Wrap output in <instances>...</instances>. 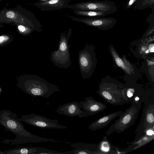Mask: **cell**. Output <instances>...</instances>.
<instances>
[{
  "label": "cell",
  "mask_w": 154,
  "mask_h": 154,
  "mask_svg": "<svg viewBox=\"0 0 154 154\" xmlns=\"http://www.w3.org/2000/svg\"><path fill=\"white\" fill-rule=\"evenodd\" d=\"M143 116L144 120L142 125V131L149 128H154V105L153 103H147L144 108Z\"/></svg>",
  "instance_id": "obj_13"
},
{
  "label": "cell",
  "mask_w": 154,
  "mask_h": 154,
  "mask_svg": "<svg viewBox=\"0 0 154 154\" xmlns=\"http://www.w3.org/2000/svg\"><path fill=\"white\" fill-rule=\"evenodd\" d=\"M21 88L26 93L33 97H41L47 98L55 93L60 91L57 85L52 84L38 75L33 76Z\"/></svg>",
  "instance_id": "obj_2"
},
{
  "label": "cell",
  "mask_w": 154,
  "mask_h": 154,
  "mask_svg": "<svg viewBox=\"0 0 154 154\" xmlns=\"http://www.w3.org/2000/svg\"><path fill=\"white\" fill-rule=\"evenodd\" d=\"M131 105L124 112H123L106 132L107 135L116 132L120 133L133 125L138 118L141 107V103H131Z\"/></svg>",
  "instance_id": "obj_3"
},
{
  "label": "cell",
  "mask_w": 154,
  "mask_h": 154,
  "mask_svg": "<svg viewBox=\"0 0 154 154\" xmlns=\"http://www.w3.org/2000/svg\"><path fill=\"white\" fill-rule=\"evenodd\" d=\"M65 152V154H93L92 152L88 150L75 148Z\"/></svg>",
  "instance_id": "obj_19"
},
{
  "label": "cell",
  "mask_w": 154,
  "mask_h": 154,
  "mask_svg": "<svg viewBox=\"0 0 154 154\" xmlns=\"http://www.w3.org/2000/svg\"><path fill=\"white\" fill-rule=\"evenodd\" d=\"M82 109L86 113L87 115L92 116L104 111L106 106L104 103L96 100L92 97H87L84 101L79 102Z\"/></svg>",
  "instance_id": "obj_9"
},
{
  "label": "cell",
  "mask_w": 154,
  "mask_h": 154,
  "mask_svg": "<svg viewBox=\"0 0 154 154\" xmlns=\"http://www.w3.org/2000/svg\"><path fill=\"white\" fill-rule=\"evenodd\" d=\"M148 51H148V50H147V51H146V53H147L148 52Z\"/></svg>",
  "instance_id": "obj_28"
},
{
  "label": "cell",
  "mask_w": 154,
  "mask_h": 154,
  "mask_svg": "<svg viewBox=\"0 0 154 154\" xmlns=\"http://www.w3.org/2000/svg\"><path fill=\"white\" fill-rule=\"evenodd\" d=\"M106 137H104L99 144V150L102 154H116V152L112 149V145Z\"/></svg>",
  "instance_id": "obj_16"
},
{
  "label": "cell",
  "mask_w": 154,
  "mask_h": 154,
  "mask_svg": "<svg viewBox=\"0 0 154 154\" xmlns=\"http://www.w3.org/2000/svg\"><path fill=\"white\" fill-rule=\"evenodd\" d=\"M68 40L65 36L60 37L58 50L54 51L51 54L52 62L61 68H67L71 64Z\"/></svg>",
  "instance_id": "obj_5"
},
{
  "label": "cell",
  "mask_w": 154,
  "mask_h": 154,
  "mask_svg": "<svg viewBox=\"0 0 154 154\" xmlns=\"http://www.w3.org/2000/svg\"><path fill=\"white\" fill-rule=\"evenodd\" d=\"M71 146L74 148L88 150L92 152L93 154H102L98 149L99 144H87L79 142L71 143Z\"/></svg>",
  "instance_id": "obj_15"
},
{
  "label": "cell",
  "mask_w": 154,
  "mask_h": 154,
  "mask_svg": "<svg viewBox=\"0 0 154 154\" xmlns=\"http://www.w3.org/2000/svg\"><path fill=\"white\" fill-rule=\"evenodd\" d=\"M108 2H87L77 3L70 5L73 10L100 11L111 13L113 6Z\"/></svg>",
  "instance_id": "obj_6"
},
{
  "label": "cell",
  "mask_w": 154,
  "mask_h": 154,
  "mask_svg": "<svg viewBox=\"0 0 154 154\" xmlns=\"http://www.w3.org/2000/svg\"><path fill=\"white\" fill-rule=\"evenodd\" d=\"M115 60L118 66L122 67L123 68H125L124 67V64L123 61L121 60V59L118 57H117L115 58Z\"/></svg>",
  "instance_id": "obj_22"
},
{
  "label": "cell",
  "mask_w": 154,
  "mask_h": 154,
  "mask_svg": "<svg viewBox=\"0 0 154 154\" xmlns=\"http://www.w3.org/2000/svg\"><path fill=\"white\" fill-rule=\"evenodd\" d=\"M22 122L37 128L43 129H65L68 127L58 123V121L41 115L32 113L21 116Z\"/></svg>",
  "instance_id": "obj_4"
},
{
  "label": "cell",
  "mask_w": 154,
  "mask_h": 154,
  "mask_svg": "<svg viewBox=\"0 0 154 154\" xmlns=\"http://www.w3.org/2000/svg\"><path fill=\"white\" fill-rule=\"evenodd\" d=\"M36 147L24 146L14 148L4 151H0V154H35Z\"/></svg>",
  "instance_id": "obj_14"
},
{
  "label": "cell",
  "mask_w": 154,
  "mask_h": 154,
  "mask_svg": "<svg viewBox=\"0 0 154 154\" xmlns=\"http://www.w3.org/2000/svg\"><path fill=\"white\" fill-rule=\"evenodd\" d=\"M123 112L121 110L103 116L91 123L88 128L92 131L104 128L107 126L111 121L119 116Z\"/></svg>",
  "instance_id": "obj_12"
},
{
  "label": "cell",
  "mask_w": 154,
  "mask_h": 154,
  "mask_svg": "<svg viewBox=\"0 0 154 154\" xmlns=\"http://www.w3.org/2000/svg\"><path fill=\"white\" fill-rule=\"evenodd\" d=\"M37 151L35 154H65V152L48 149L42 147H36Z\"/></svg>",
  "instance_id": "obj_18"
},
{
  "label": "cell",
  "mask_w": 154,
  "mask_h": 154,
  "mask_svg": "<svg viewBox=\"0 0 154 154\" xmlns=\"http://www.w3.org/2000/svg\"><path fill=\"white\" fill-rule=\"evenodd\" d=\"M74 14L77 16L85 17H95L106 15L110 13L100 11L73 10Z\"/></svg>",
  "instance_id": "obj_17"
},
{
  "label": "cell",
  "mask_w": 154,
  "mask_h": 154,
  "mask_svg": "<svg viewBox=\"0 0 154 154\" xmlns=\"http://www.w3.org/2000/svg\"><path fill=\"white\" fill-rule=\"evenodd\" d=\"M149 49L150 52H154V44H150L149 46Z\"/></svg>",
  "instance_id": "obj_24"
},
{
  "label": "cell",
  "mask_w": 154,
  "mask_h": 154,
  "mask_svg": "<svg viewBox=\"0 0 154 154\" xmlns=\"http://www.w3.org/2000/svg\"><path fill=\"white\" fill-rule=\"evenodd\" d=\"M72 20L84 23L88 26L100 27H106L113 26L116 23L115 19L113 18L85 17L78 18L67 16Z\"/></svg>",
  "instance_id": "obj_8"
},
{
  "label": "cell",
  "mask_w": 154,
  "mask_h": 154,
  "mask_svg": "<svg viewBox=\"0 0 154 154\" xmlns=\"http://www.w3.org/2000/svg\"><path fill=\"white\" fill-rule=\"evenodd\" d=\"M9 39V37L7 35L0 36V45L7 42Z\"/></svg>",
  "instance_id": "obj_21"
},
{
  "label": "cell",
  "mask_w": 154,
  "mask_h": 154,
  "mask_svg": "<svg viewBox=\"0 0 154 154\" xmlns=\"http://www.w3.org/2000/svg\"><path fill=\"white\" fill-rule=\"evenodd\" d=\"M56 111L59 114L71 117L86 118L88 116L86 112L82 110L79 103L77 101L60 105L57 108Z\"/></svg>",
  "instance_id": "obj_7"
},
{
  "label": "cell",
  "mask_w": 154,
  "mask_h": 154,
  "mask_svg": "<svg viewBox=\"0 0 154 154\" xmlns=\"http://www.w3.org/2000/svg\"><path fill=\"white\" fill-rule=\"evenodd\" d=\"M38 0V1H40V2H44V1H49L50 0Z\"/></svg>",
  "instance_id": "obj_26"
},
{
  "label": "cell",
  "mask_w": 154,
  "mask_h": 154,
  "mask_svg": "<svg viewBox=\"0 0 154 154\" xmlns=\"http://www.w3.org/2000/svg\"><path fill=\"white\" fill-rule=\"evenodd\" d=\"M0 125L5 127V130L10 131L16 136L12 140L5 139L4 143L12 145L27 143L56 142V140L44 138L34 135L25 128L21 118L17 114L9 110L0 111Z\"/></svg>",
  "instance_id": "obj_1"
},
{
  "label": "cell",
  "mask_w": 154,
  "mask_h": 154,
  "mask_svg": "<svg viewBox=\"0 0 154 154\" xmlns=\"http://www.w3.org/2000/svg\"><path fill=\"white\" fill-rule=\"evenodd\" d=\"M18 28L20 32L25 34L29 33L33 30L32 28L31 29L21 25H19Z\"/></svg>",
  "instance_id": "obj_20"
},
{
  "label": "cell",
  "mask_w": 154,
  "mask_h": 154,
  "mask_svg": "<svg viewBox=\"0 0 154 154\" xmlns=\"http://www.w3.org/2000/svg\"><path fill=\"white\" fill-rule=\"evenodd\" d=\"M2 92V89L1 87H0V96L1 95Z\"/></svg>",
  "instance_id": "obj_27"
},
{
  "label": "cell",
  "mask_w": 154,
  "mask_h": 154,
  "mask_svg": "<svg viewBox=\"0 0 154 154\" xmlns=\"http://www.w3.org/2000/svg\"><path fill=\"white\" fill-rule=\"evenodd\" d=\"M71 0H50L44 2L38 1L34 4L37 8L42 11H49L69 8V3Z\"/></svg>",
  "instance_id": "obj_10"
},
{
  "label": "cell",
  "mask_w": 154,
  "mask_h": 154,
  "mask_svg": "<svg viewBox=\"0 0 154 154\" xmlns=\"http://www.w3.org/2000/svg\"><path fill=\"white\" fill-rule=\"evenodd\" d=\"M79 62L81 73L83 78H86L89 76L91 66V57L88 47H85L79 52Z\"/></svg>",
  "instance_id": "obj_11"
},
{
  "label": "cell",
  "mask_w": 154,
  "mask_h": 154,
  "mask_svg": "<svg viewBox=\"0 0 154 154\" xmlns=\"http://www.w3.org/2000/svg\"><path fill=\"white\" fill-rule=\"evenodd\" d=\"M7 17L9 18H13L15 16V14L13 12H8L6 13Z\"/></svg>",
  "instance_id": "obj_23"
},
{
  "label": "cell",
  "mask_w": 154,
  "mask_h": 154,
  "mask_svg": "<svg viewBox=\"0 0 154 154\" xmlns=\"http://www.w3.org/2000/svg\"><path fill=\"white\" fill-rule=\"evenodd\" d=\"M134 1V0H130L129 3V5H131Z\"/></svg>",
  "instance_id": "obj_25"
}]
</instances>
